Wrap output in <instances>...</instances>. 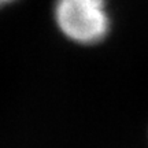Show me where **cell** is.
I'll list each match as a JSON object with an SVG mask.
<instances>
[{"label": "cell", "instance_id": "obj_1", "mask_svg": "<svg viewBox=\"0 0 148 148\" xmlns=\"http://www.w3.org/2000/svg\"><path fill=\"white\" fill-rule=\"evenodd\" d=\"M55 18L60 30L79 44H95L108 32L104 0H56Z\"/></svg>", "mask_w": 148, "mask_h": 148}, {"label": "cell", "instance_id": "obj_2", "mask_svg": "<svg viewBox=\"0 0 148 148\" xmlns=\"http://www.w3.org/2000/svg\"><path fill=\"white\" fill-rule=\"evenodd\" d=\"M11 1H14V0H0V7H1V5L8 4V3H11Z\"/></svg>", "mask_w": 148, "mask_h": 148}]
</instances>
